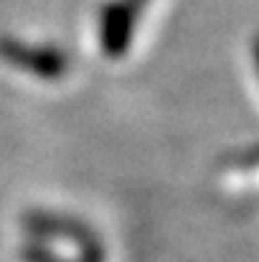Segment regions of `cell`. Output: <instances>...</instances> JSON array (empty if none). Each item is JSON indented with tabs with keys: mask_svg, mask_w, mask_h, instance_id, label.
Listing matches in <instances>:
<instances>
[{
	"mask_svg": "<svg viewBox=\"0 0 259 262\" xmlns=\"http://www.w3.org/2000/svg\"><path fill=\"white\" fill-rule=\"evenodd\" d=\"M0 61L43 82H59L69 72V59L59 46L26 43L15 36H0Z\"/></svg>",
	"mask_w": 259,
	"mask_h": 262,
	"instance_id": "6da1fadb",
	"label": "cell"
},
{
	"mask_svg": "<svg viewBox=\"0 0 259 262\" xmlns=\"http://www.w3.org/2000/svg\"><path fill=\"white\" fill-rule=\"evenodd\" d=\"M20 229L36 242H64V245H74L77 250L99 242L97 232L86 227L82 219L66 216L61 211H49V209L26 211L20 216Z\"/></svg>",
	"mask_w": 259,
	"mask_h": 262,
	"instance_id": "7a4b0ae2",
	"label": "cell"
},
{
	"mask_svg": "<svg viewBox=\"0 0 259 262\" xmlns=\"http://www.w3.org/2000/svg\"><path fill=\"white\" fill-rule=\"evenodd\" d=\"M140 13L130 0H107L99 10V49L107 59H122L132 41H135V31H137V20Z\"/></svg>",
	"mask_w": 259,
	"mask_h": 262,
	"instance_id": "3957f363",
	"label": "cell"
},
{
	"mask_svg": "<svg viewBox=\"0 0 259 262\" xmlns=\"http://www.w3.org/2000/svg\"><path fill=\"white\" fill-rule=\"evenodd\" d=\"M20 262H74V260H64L59 252H54L49 247V242H26L20 247Z\"/></svg>",
	"mask_w": 259,
	"mask_h": 262,
	"instance_id": "277c9868",
	"label": "cell"
},
{
	"mask_svg": "<svg viewBox=\"0 0 259 262\" xmlns=\"http://www.w3.org/2000/svg\"><path fill=\"white\" fill-rule=\"evenodd\" d=\"M130 3H132V5L137 8V10H143V8H145V5H148L150 0H130Z\"/></svg>",
	"mask_w": 259,
	"mask_h": 262,
	"instance_id": "5b68a950",
	"label": "cell"
}]
</instances>
